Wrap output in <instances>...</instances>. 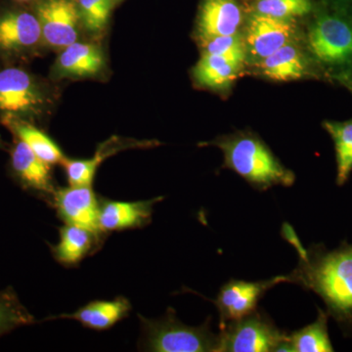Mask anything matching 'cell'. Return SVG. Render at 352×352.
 <instances>
[{
	"label": "cell",
	"instance_id": "6da1fadb",
	"mask_svg": "<svg viewBox=\"0 0 352 352\" xmlns=\"http://www.w3.org/2000/svg\"><path fill=\"white\" fill-rule=\"evenodd\" d=\"M285 239L295 247L298 266L287 283L314 292L325 303L326 312L346 336L352 333V245L344 241L335 250L322 244L305 249L291 226L283 227Z\"/></svg>",
	"mask_w": 352,
	"mask_h": 352
},
{
	"label": "cell",
	"instance_id": "7a4b0ae2",
	"mask_svg": "<svg viewBox=\"0 0 352 352\" xmlns=\"http://www.w3.org/2000/svg\"><path fill=\"white\" fill-rule=\"evenodd\" d=\"M224 155V166L244 178L258 191L273 186L289 187L295 182L293 171L285 168L261 139L239 134L210 143Z\"/></svg>",
	"mask_w": 352,
	"mask_h": 352
},
{
	"label": "cell",
	"instance_id": "3957f363",
	"mask_svg": "<svg viewBox=\"0 0 352 352\" xmlns=\"http://www.w3.org/2000/svg\"><path fill=\"white\" fill-rule=\"evenodd\" d=\"M142 338V351L155 352H219V333L210 329V318L205 324L193 327L185 325L176 317L173 308L166 315L152 320L139 315Z\"/></svg>",
	"mask_w": 352,
	"mask_h": 352
},
{
	"label": "cell",
	"instance_id": "277c9868",
	"mask_svg": "<svg viewBox=\"0 0 352 352\" xmlns=\"http://www.w3.org/2000/svg\"><path fill=\"white\" fill-rule=\"evenodd\" d=\"M219 330V352H292L288 333L282 332L258 308Z\"/></svg>",
	"mask_w": 352,
	"mask_h": 352
},
{
	"label": "cell",
	"instance_id": "5b68a950",
	"mask_svg": "<svg viewBox=\"0 0 352 352\" xmlns=\"http://www.w3.org/2000/svg\"><path fill=\"white\" fill-rule=\"evenodd\" d=\"M47 105L45 87L32 74L20 67L0 69V116L31 122L41 117Z\"/></svg>",
	"mask_w": 352,
	"mask_h": 352
},
{
	"label": "cell",
	"instance_id": "8992f818",
	"mask_svg": "<svg viewBox=\"0 0 352 352\" xmlns=\"http://www.w3.org/2000/svg\"><path fill=\"white\" fill-rule=\"evenodd\" d=\"M287 282V275L256 282L229 280L220 288L217 298L210 300L219 310V329L229 322L240 320L256 311L259 300L270 289Z\"/></svg>",
	"mask_w": 352,
	"mask_h": 352
},
{
	"label": "cell",
	"instance_id": "52a82bcc",
	"mask_svg": "<svg viewBox=\"0 0 352 352\" xmlns=\"http://www.w3.org/2000/svg\"><path fill=\"white\" fill-rule=\"evenodd\" d=\"M41 41L36 13L19 8L0 11V57L9 60L28 56Z\"/></svg>",
	"mask_w": 352,
	"mask_h": 352
},
{
	"label": "cell",
	"instance_id": "ba28073f",
	"mask_svg": "<svg viewBox=\"0 0 352 352\" xmlns=\"http://www.w3.org/2000/svg\"><path fill=\"white\" fill-rule=\"evenodd\" d=\"M308 43L324 63H344L352 56V28L338 16L322 15L310 29Z\"/></svg>",
	"mask_w": 352,
	"mask_h": 352
},
{
	"label": "cell",
	"instance_id": "9c48e42d",
	"mask_svg": "<svg viewBox=\"0 0 352 352\" xmlns=\"http://www.w3.org/2000/svg\"><path fill=\"white\" fill-rule=\"evenodd\" d=\"M36 15L43 41L50 47L63 50L76 43L80 18L78 7L72 0H39Z\"/></svg>",
	"mask_w": 352,
	"mask_h": 352
},
{
	"label": "cell",
	"instance_id": "30bf717a",
	"mask_svg": "<svg viewBox=\"0 0 352 352\" xmlns=\"http://www.w3.org/2000/svg\"><path fill=\"white\" fill-rule=\"evenodd\" d=\"M65 224H72L102 233L99 228L100 199L92 186H73L56 188L50 201Z\"/></svg>",
	"mask_w": 352,
	"mask_h": 352
},
{
	"label": "cell",
	"instance_id": "8fae6325",
	"mask_svg": "<svg viewBox=\"0 0 352 352\" xmlns=\"http://www.w3.org/2000/svg\"><path fill=\"white\" fill-rule=\"evenodd\" d=\"M295 34L296 25L291 20L254 13L245 28V50L252 57L263 60L291 43Z\"/></svg>",
	"mask_w": 352,
	"mask_h": 352
},
{
	"label": "cell",
	"instance_id": "7c38bea8",
	"mask_svg": "<svg viewBox=\"0 0 352 352\" xmlns=\"http://www.w3.org/2000/svg\"><path fill=\"white\" fill-rule=\"evenodd\" d=\"M9 154L11 170L21 186L47 197L50 201L56 190L51 177L50 164L36 156L29 146L17 138L14 139Z\"/></svg>",
	"mask_w": 352,
	"mask_h": 352
},
{
	"label": "cell",
	"instance_id": "4fadbf2b",
	"mask_svg": "<svg viewBox=\"0 0 352 352\" xmlns=\"http://www.w3.org/2000/svg\"><path fill=\"white\" fill-rule=\"evenodd\" d=\"M163 200L164 197L136 201L100 199L99 228L104 234L143 228L151 222L154 206Z\"/></svg>",
	"mask_w": 352,
	"mask_h": 352
},
{
	"label": "cell",
	"instance_id": "5bb4252c",
	"mask_svg": "<svg viewBox=\"0 0 352 352\" xmlns=\"http://www.w3.org/2000/svg\"><path fill=\"white\" fill-rule=\"evenodd\" d=\"M243 20L239 0H201L198 19L201 39L238 34Z\"/></svg>",
	"mask_w": 352,
	"mask_h": 352
},
{
	"label": "cell",
	"instance_id": "9a60e30c",
	"mask_svg": "<svg viewBox=\"0 0 352 352\" xmlns=\"http://www.w3.org/2000/svg\"><path fill=\"white\" fill-rule=\"evenodd\" d=\"M104 65L105 59L99 46L76 41L60 53L52 75L57 78H87L100 73Z\"/></svg>",
	"mask_w": 352,
	"mask_h": 352
},
{
	"label": "cell",
	"instance_id": "2e32d148",
	"mask_svg": "<svg viewBox=\"0 0 352 352\" xmlns=\"http://www.w3.org/2000/svg\"><path fill=\"white\" fill-rule=\"evenodd\" d=\"M59 242L50 245L53 258L65 266L78 265L88 254L101 247L104 234L72 224H65L59 229Z\"/></svg>",
	"mask_w": 352,
	"mask_h": 352
},
{
	"label": "cell",
	"instance_id": "e0dca14e",
	"mask_svg": "<svg viewBox=\"0 0 352 352\" xmlns=\"http://www.w3.org/2000/svg\"><path fill=\"white\" fill-rule=\"evenodd\" d=\"M131 308V303L126 298L118 296L112 300H94L78 308L73 314H61L44 319V321L57 318L71 319L80 322L83 327L105 331L129 316Z\"/></svg>",
	"mask_w": 352,
	"mask_h": 352
},
{
	"label": "cell",
	"instance_id": "ac0fdd59",
	"mask_svg": "<svg viewBox=\"0 0 352 352\" xmlns=\"http://www.w3.org/2000/svg\"><path fill=\"white\" fill-rule=\"evenodd\" d=\"M151 145V142L122 140V139L113 138L99 146L94 157L85 160H69L65 157L62 164L66 170L69 185L92 186L96 171L104 160L122 150L129 149V148L150 147Z\"/></svg>",
	"mask_w": 352,
	"mask_h": 352
},
{
	"label": "cell",
	"instance_id": "d6986e66",
	"mask_svg": "<svg viewBox=\"0 0 352 352\" xmlns=\"http://www.w3.org/2000/svg\"><path fill=\"white\" fill-rule=\"evenodd\" d=\"M0 122L13 134L14 138L29 146L32 151L45 163L51 166L63 162L65 156L59 146L29 120L4 115L0 116Z\"/></svg>",
	"mask_w": 352,
	"mask_h": 352
},
{
	"label": "cell",
	"instance_id": "ffe728a7",
	"mask_svg": "<svg viewBox=\"0 0 352 352\" xmlns=\"http://www.w3.org/2000/svg\"><path fill=\"white\" fill-rule=\"evenodd\" d=\"M261 73L277 82L298 80L307 74V63L298 48L289 43L261 60Z\"/></svg>",
	"mask_w": 352,
	"mask_h": 352
},
{
	"label": "cell",
	"instance_id": "44dd1931",
	"mask_svg": "<svg viewBox=\"0 0 352 352\" xmlns=\"http://www.w3.org/2000/svg\"><path fill=\"white\" fill-rule=\"evenodd\" d=\"M242 66L226 58L204 52L194 69V76L203 87L220 89L234 82L239 75Z\"/></svg>",
	"mask_w": 352,
	"mask_h": 352
},
{
	"label": "cell",
	"instance_id": "7402d4cb",
	"mask_svg": "<svg viewBox=\"0 0 352 352\" xmlns=\"http://www.w3.org/2000/svg\"><path fill=\"white\" fill-rule=\"evenodd\" d=\"M327 312L318 308V316L314 323L288 333L292 352H332L329 337Z\"/></svg>",
	"mask_w": 352,
	"mask_h": 352
},
{
	"label": "cell",
	"instance_id": "603a6c76",
	"mask_svg": "<svg viewBox=\"0 0 352 352\" xmlns=\"http://www.w3.org/2000/svg\"><path fill=\"white\" fill-rule=\"evenodd\" d=\"M323 126L335 144L337 184L342 186L352 171V120L344 122H325Z\"/></svg>",
	"mask_w": 352,
	"mask_h": 352
},
{
	"label": "cell",
	"instance_id": "cb8c5ba5",
	"mask_svg": "<svg viewBox=\"0 0 352 352\" xmlns=\"http://www.w3.org/2000/svg\"><path fill=\"white\" fill-rule=\"evenodd\" d=\"M34 323H36L34 315L23 305L12 288L0 292V337Z\"/></svg>",
	"mask_w": 352,
	"mask_h": 352
},
{
	"label": "cell",
	"instance_id": "d4e9b609",
	"mask_svg": "<svg viewBox=\"0 0 352 352\" xmlns=\"http://www.w3.org/2000/svg\"><path fill=\"white\" fill-rule=\"evenodd\" d=\"M115 3V0H78L76 7L83 25L97 34L107 25Z\"/></svg>",
	"mask_w": 352,
	"mask_h": 352
},
{
	"label": "cell",
	"instance_id": "484cf974",
	"mask_svg": "<svg viewBox=\"0 0 352 352\" xmlns=\"http://www.w3.org/2000/svg\"><path fill=\"white\" fill-rule=\"evenodd\" d=\"M203 41L206 53L219 55L242 67L244 65L247 50L244 39L239 34L214 36L203 39Z\"/></svg>",
	"mask_w": 352,
	"mask_h": 352
},
{
	"label": "cell",
	"instance_id": "4316f807",
	"mask_svg": "<svg viewBox=\"0 0 352 352\" xmlns=\"http://www.w3.org/2000/svg\"><path fill=\"white\" fill-rule=\"evenodd\" d=\"M254 9L256 13L291 20L307 15L312 6L310 0H256Z\"/></svg>",
	"mask_w": 352,
	"mask_h": 352
},
{
	"label": "cell",
	"instance_id": "83f0119b",
	"mask_svg": "<svg viewBox=\"0 0 352 352\" xmlns=\"http://www.w3.org/2000/svg\"><path fill=\"white\" fill-rule=\"evenodd\" d=\"M13 1L17 2L19 4H29L32 2L38 1V0H13Z\"/></svg>",
	"mask_w": 352,
	"mask_h": 352
},
{
	"label": "cell",
	"instance_id": "f1b7e54d",
	"mask_svg": "<svg viewBox=\"0 0 352 352\" xmlns=\"http://www.w3.org/2000/svg\"><path fill=\"white\" fill-rule=\"evenodd\" d=\"M118 1H120V0H115L116 3H117Z\"/></svg>",
	"mask_w": 352,
	"mask_h": 352
}]
</instances>
